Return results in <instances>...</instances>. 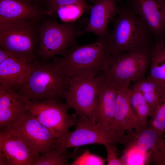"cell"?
<instances>
[{"label": "cell", "mask_w": 165, "mask_h": 165, "mask_svg": "<svg viewBox=\"0 0 165 165\" xmlns=\"http://www.w3.org/2000/svg\"><path fill=\"white\" fill-rule=\"evenodd\" d=\"M33 68L27 81L17 91L31 101L59 100L65 99L69 78L57 63H31Z\"/></svg>", "instance_id": "6da1fadb"}, {"label": "cell", "mask_w": 165, "mask_h": 165, "mask_svg": "<svg viewBox=\"0 0 165 165\" xmlns=\"http://www.w3.org/2000/svg\"><path fill=\"white\" fill-rule=\"evenodd\" d=\"M111 56L108 33L94 43L75 45L61 57H54L53 60L63 68L70 78L85 75L97 76L104 72Z\"/></svg>", "instance_id": "7a4b0ae2"}, {"label": "cell", "mask_w": 165, "mask_h": 165, "mask_svg": "<svg viewBox=\"0 0 165 165\" xmlns=\"http://www.w3.org/2000/svg\"><path fill=\"white\" fill-rule=\"evenodd\" d=\"M113 21V29L108 33L112 56L149 46L152 35L141 18L130 7H122L118 16Z\"/></svg>", "instance_id": "3957f363"}, {"label": "cell", "mask_w": 165, "mask_h": 165, "mask_svg": "<svg viewBox=\"0 0 165 165\" xmlns=\"http://www.w3.org/2000/svg\"><path fill=\"white\" fill-rule=\"evenodd\" d=\"M86 19H78L64 24L54 20L45 21L37 29L39 41L37 55L46 62L56 55H63L71 47L76 45L75 40L81 35L84 26L88 22Z\"/></svg>", "instance_id": "277c9868"}, {"label": "cell", "mask_w": 165, "mask_h": 165, "mask_svg": "<svg viewBox=\"0 0 165 165\" xmlns=\"http://www.w3.org/2000/svg\"><path fill=\"white\" fill-rule=\"evenodd\" d=\"M22 20L0 23V46L13 57L30 64L37 60L39 37L36 22Z\"/></svg>", "instance_id": "5b68a950"}, {"label": "cell", "mask_w": 165, "mask_h": 165, "mask_svg": "<svg viewBox=\"0 0 165 165\" xmlns=\"http://www.w3.org/2000/svg\"><path fill=\"white\" fill-rule=\"evenodd\" d=\"M151 52L148 46L112 56L102 74L116 86L130 85L144 76L150 64Z\"/></svg>", "instance_id": "8992f818"}, {"label": "cell", "mask_w": 165, "mask_h": 165, "mask_svg": "<svg viewBox=\"0 0 165 165\" xmlns=\"http://www.w3.org/2000/svg\"><path fill=\"white\" fill-rule=\"evenodd\" d=\"M77 115L74 130L69 131L61 140L63 150L93 144L104 146L122 144L124 135H121L111 128L97 123L86 117Z\"/></svg>", "instance_id": "52a82bcc"}, {"label": "cell", "mask_w": 165, "mask_h": 165, "mask_svg": "<svg viewBox=\"0 0 165 165\" xmlns=\"http://www.w3.org/2000/svg\"><path fill=\"white\" fill-rule=\"evenodd\" d=\"M28 107L31 113L44 126L49 130L56 137L61 139L75 126L77 119L75 113L68 114L70 108L66 102L56 100L31 101Z\"/></svg>", "instance_id": "ba28073f"}, {"label": "cell", "mask_w": 165, "mask_h": 165, "mask_svg": "<svg viewBox=\"0 0 165 165\" xmlns=\"http://www.w3.org/2000/svg\"><path fill=\"white\" fill-rule=\"evenodd\" d=\"M103 75H82L70 78L65 99L78 115L92 120Z\"/></svg>", "instance_id": "9c48e42d"}, {"label": "cell", "mask_w": 165, "mask_h": 165, "mask_svg": "<svg viewBox=\"0 0 165 165\" xmlns=\"http://www.w3.org/2000/svg\"><path fill=\"white\" fill-rule=\"evenodd\" d=\"M29 100L16 90L0 84V133L15 130L30 112Z\"/></svg>", "instance_id": "30bf717a"}, {"label": "cell", "mask_w": 165, "mask_h": 165, "mask_svg": "<svg viewBox=\"0 0 165 165\" xmlns=\"http://www.w3.org/2000/svg\"><path fill=\"white\" fill-rule=\"evenodd\" d=\"M13 131L19 135L37 155L48 154L57 149L63 150L61 139L42 125L30 111L21 125Z\"/></svg>", "instance_id": "8fae6325"}, {"label": "cell", "mask_w": 165, "mask_h": 165, "mask_svg": "<svg viewBox=\"0 0 165 165\" xmlns=\"http://www.w3.org/2000/svg\"><path fill=\"white\" fill-rule=\"evenodd\" d=\"M40 156L15 131L0 133V165H33Z\"/></svg>", "instance_id": "7c38bea8"}, {"label": "cell", "mask_w": 165, "mask_h": 165, "mask_svg": "<svg viewBox=\"0 0 165 165\" xmlns=\"http://www.w3.org/2000/svg\"><path fill=\"white\" fill-rule=\"evenodd\" d=\"M130 6L157 40L165 35V0H131Z\"/></svg>", "instance_id": "4fadbf2b"}, {"label": "cell", "mask_w": 165, "mask_h": 165, "mask_svg": "<svg viewBox=\"0 0 165 165\" xmlns=\"http://www.w3.org/2000/svg\"><path fill=\"white\" fill-rule=\"evenodd\" d=\"M117 94L115 113L111 129L122 135L141 128L130 103V85H119Z\"/></svg>", "instance_id": "5bb4252c"}, {"label": "cell", "mask_w": 165, "mask_h": 165, "mask_svg": "<svg viewBox=\"0 0 165 165\" xmlns=\"http://www.w3.org/2000/svg\"><path fill=\"white\" fill-rule=\"evenodd\" d=\"M119 2V0H94L89 20L81 34L92 32L99 37L106 35L109 24L121 11Z\"/></svg>", "instance_id": "9a60e30c"}, {"label": "cell", "mask_w": 165, "mask_h": 165, "mask_svg": "<svg viewBox=\"0 0 165 165\" xmlns=\"http://www.w3.org/2000/svg\"><path fill=\"white\" fill-rule=\"evenodd\" d=\"M31 0H0V23L22 20H38L52 13L37 7Z\"/></svg>", "instance_id": "2e32d148"}, {"label": "cell", "mask_w": 165, "mask_h": 165, "mask_svg": "<svg viewBox=\"0 0 165 165\" xmlns=\"http://www.w3.org/2000/svg\"><path fill=\"white\" fill-rule=\"evenodd\" d=\"M103 76L91 120L111 128L115 113L117 87Z\"/></svg>", "instance_id": "e0dca14e"}, {"label": "cell", "mask_w": 165, "mask_h": 165, "mask_svg": "<svg viewBox=\"0 0 165 165\" xmlns=\"http://www.w3.org/2000/svg\"><path fill=\"white\" fill-rule=\"evenodd\" d=\"M163 134L149 126L139 130H133L123 136L124 149H133L148 154L155 159Z\"/></svg>", "instance_id": "ac0fdd59"}, {"label": "cell", "mask_w": 165, "mask_h": 165, "mask_svg": "<svg viewBox=\"0 0 165 165\" xmlns=\"http://www.w3.org/2000/svg\"><path fill=\"white\" fill-rule=\"evenodd\" d=\"M33 68L31 63L10 56L0 63V84L17 90L27 81Z\"/></svg>", "instance_id": "d6986e66"}, {"label": "cell", "mask_w": 165, "mask_h": 165, "mask_svg": "<svg viewBox=\"0 0 165 165\" xmlns=\"http://www.w3.org/2000/svg\"><path fill=\"white\" fill-rule=\"evenodd\" d=\"M132 87L142 94L153 113L160 103L165 88L149 76H144L133 82Z\"/></svg>", "instance_id": "ffe728a7"}, {"label": "cell", "mask_w": 165, "mask_h": 165, "mask_svg": "<svg viewBox=\"0 0 165 165\" xmlns=\"http://www.w3.org/2000/svg\"><path fill=\"white\" fill-rule=\"evenodd\" d=\"M149 76L165 88V45L157 40L151 50Z\"/></svg>", "instance_id": "44dd1931"}, {"label": "cell", "mask_w": 165, "mask_h": 165, "mask_svg": "<svg viewBox=\"0 0 165 165\" xmlns=\"http://www.w3.org/2000/svg\"><path fill=\"white\" fill-rule=\"evenodd\" d=\"M130 101L141 128L146 127L148 117L153 113L152 108L140 92L132 86L130 87Z\"/></svg>", "instance_id": "7402d4cb"}, {"label": "cell", "mask_w": 165, "mask_h": 165, "mask_svg": "<svg viewBox=\"0 0 165 165\" xmlns=\"http://www.w3.org/2000/svg\"><path fill=\"white\" fill-rule=\"evenodd\" d=\"M77 154L67 150L57 149L48 154H42L39 159L33 165H68V160L75 159Z\"/></svg>", "instance_id": "603a6c76"}, {"label": "cell", "mask_w": 165, "mask_h": 165, "mask_svg": "<svg viewBox=\"0 0 165 165\" xmlns=\"http://www.w3.org/2000/svg\"><path fill=\"white\" fill-rule=\"evenodd\" d=\"M149 125L165 133V89L160 103L151 117Z\"/></svg>", "instance_id": "cb8c5ba5"}, {"label": "cell", "mask_w": 165, "mask_h": 165, "mask_svg": "<svg viewBox=\"0 0 165 165\" xmlns=\"http://www.w3.org/2000/svg\"><path fill=\"white\" fill-rule=\"evenodd\" d=\"M85 11L84 9L79 5H70L60 7L56 14L63 21L69 22L78 20Z\"/></svg>", "instance_id": "d4e9b609"}, {"label": "cell", "mask_w": 165, "mask_h": 165, "mask_svg": "<svg viewBox=\"0 0 165 165\" xmlns=\"http://www.w3.org/2000/svg\"><path fill=\"white\" fill-rule=\"evenodd\" d=\"M46 9L53 14L56 12L60 7L68 5H77L83 7L86 11L90 12L92 6L86 0H46Z\"/></svg>", "instance_id": "484cf974"}, {"label": "cell", "mask_w": 165, "mask_h": 165, "mask_svg": "<svg viewBox=\"0 0 165 165\" xmlns=\"http://www.w3.org/2000/svg\"><path fill=\"white\" fill-rule=\"evenodd\" d=\"M106 162V159L91 153L86 149L79 156H77L70 165H103Z\"/></svg>", "instance_id": "4316f807"}, {"label": "cell", "mask_w": 165, "mask_h": 165, "mask_svg": "<svg viewBox=\"0 0 165 165\" xmlns=\"http://www.w3.org/2000/svg\"><path fill=\"white\" fill-rule=\"evenodd\" d=\"M116 145L106 144L105 146L107 154L106 161L108 165H124L120 158L118 157L119 153Z\"/></svg>", "instance_id": "83f0119b"}, {"label": "cell", "mask_w": 165, "mask_h": 165, "mask_svg": "<svg viewBox=\"0 0 165 165\" xmlns=\"http://www.w3.org/2000/svg\"><path fill=\"white\" fill-rule=\"evenodd\" d=\"M156 165H165V135L161 140L154 163Z\"/></svg>", "instance_id": "f1b7e54d"}, {"label": "cell", "mask_w": 165, "mask_h": 165, "mask_svg": "<svg viewBox=\"0 0 165 165\" xmlns=\"http://www.w3.org/2000/svg\"><path fill=\"white\" fill-rule=\"evenodd\" d=\"M11 56L10 54L2 48H0V63Z\"/></svg>", "instance_id": "f546056e"}, {"label": "cell", "mask_w": 165, "mask_h": 165, "mask_svg": "<svg viewBox=\"0 0 165 165\" xmlns=\"http://www.w3.org/2000/svg\"><path fill=\"white\" fill-rule=\"evenodd\" d=\"M90 1H91V2H92V3H93V2H94V0H90Z\"/></svg>", "instance_id": "4dcf8cb0"}, {"label": "cell", "mask_w": 165, "mask_h": 165, "mask_svg": "<svg viewBox=\"0 0 165 165\" xmlns=\"http://www.w3.org/2000/svg\"><path fill=\"white\" fill-rule=\"evenodd\" d=\"M32 2H33V1H37L38 0H31Z\"/></svg>", "instance_id": "1f68e13d"}]
</instances>
